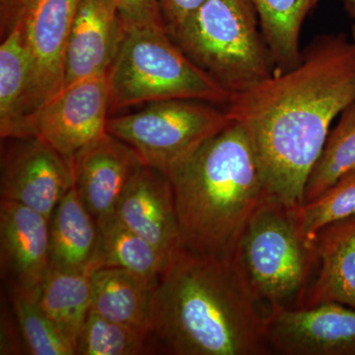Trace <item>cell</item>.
I'll return each mask as SVG.
<instances>
[{
    "label": "cell",
    "instance_id": "cell-1",
    "mask_svg": "<svg viewBox=\"0 0 355 355\" xmlns=\"http://www.w3.org/2000/svg\"><path fill=\"white\" fill-rule=\"evenodd\" d=\"M352 104L354 44L323 36L291 69L231 95L225 109L249 135L270 197L297 207L331 123Z\"/></svg>",
    "mask_w": 355,
    "mask_h": 355
},
{
    "label": "cell",
    "instance_id": "cell-2",
    "mask_svg": "<svg viewBox=\"0 0 355 355\" xmlns=\"http://www.w3.org/2000/svg\"><path fill=\"white\" fill-rule=\"evenodd\" d=\"M266 310L232 260L182 250L154 289L151 354L268 355Z\"/></svg>",
    "mask_w": 355,
    "mask_h": 355
},
{
    "label": "cell",
    "instance_id": "cell-3",
    "mask_svg": "<svg viewBox=\"0 0 355 355\" xmlns=\"http://www.w3.org/2000/svg\"><path fill=\"white\" fill-rule=\"evenodd\" d=\"M168 177L184 250L232 260L248 221L270 198L244 128L232 121Z\"/></svg>",
    "mask_w": 355,
    "mask_h": 355
},
{
    "label": "cell",
    "instance_id": "cell-4",
    "mask_svg": "<svg viewBox=\"0 0 355 355\" xmlns=\"http://www.w3.org/2000/svg\"><path fill=\"white\" fill-rule=\"evenodd\" d=\"M107 83L110 114L168 100L226 106L231 97L162 27L128 28L107 72Z\"/></svg>",
    "mask_w": 355,
    "mask_h": 355
},
{
    "label": "cell",
    "instance_id": "cell-5",
    "mask_svg": "<svg viewBox=\"0 0 355 355\" xmlns=\"http://www.w3.org/2000/svg\"><path fill=\"white\" fill-rule=\"evenodd\" d=\"M294 207L272 198L254 212L232 261L266 310L297 307L319 266L314 241L299 233Z\"/></svg>",
    "mask_w": 355,
    "mask_h": 355
},
{
    "label": "cell",
    "instance_id": "cell-6",
    "mask_svg": "<svg viewBox=\"0 0 355 355\" xmlns=\"http://www.w3.org/2000/svg\"><path fill=\"white\" fill-rule=\"evenodd\" d=\"M257 18L250 0H207L169 34L205 73L237 94L273 74Z\"/></svg>",
    "mask_w": 355,
    "mask_h": 355
},
{
    "label": "cell",
    "instance_id": "cell-7",
    "mask_svg": "<svg viewBox=\"0 0 355 355\" xmlns=\"http://www.w3.org/2000/svg\"><path fill=\"white\" fill-rule=\"evenodd\" d=\"M218 105L195 100L150 103L133 113L109 116L110 135L132 147L142 162L166 176L232 119Z\"/></svg>",
    "mask_w": 355,
    "mask_h": 355
},
{
    "label": "cell",
    "instance_id": "cell-8",
    "mask_svg": "<svg viewBox=\"0 0 355 355\" xmlns=\"http://www.w3.org/2000/svg\"><path fill=\"white\" fill-rule=\"evenodd\" d=\"M109 114L107 74L90 77L64 88L32 114L23 137L44 140L73 170L78 156L108 135Z\"/></svg>",
    "mask_w": 355,
    "mask_h": 355
},
{
    "label": "cell",
    "instance_id": "cell-9",
    "mask_svg": "<svg viewBox=\"0 0 355 355\" xmlns=\"http://www.w3.org/2000/svg\"><path fill=\"white\" fill-rule=\"evenodd\" d=\"M1 146V200L25 205L50 220L73 187V170L37 137L8 139Z\"/></svg>",
    "mask_w": 355,
    "mask_h": 355
},
{
    "label": "cell",
    "instance_id": "cell-10",
    "mask_svg": "<svg viewBox=\"0 0 355 355\" xmlns=\"http://www.w3.org/2000/svg\"><path fill=\"white\" fill-rule=\"evenodd\" d=\"M266 340L270 354L355 355V309L336 302L270 308Z\"/></svg>",
    "mask_w": 355,
    "mask_h": 355
},
{
    "label": "cell",
    "instance_id": "cell-11",
    "mask_svg": "<svg viewBox=\"0 0 355 355\" xmlns=\"http://www.w3.org/2000/svg\"><path fill=\"white\" fill-rule=\"evenodd\" d=\"M77 3L78 0H33L26 13L32 114L64 90L65 55Z\"/></svg>",
    "mask_w": 355,
    "mask_h": 355
},
{
    "label": "cell",
    "instance_id": "cell-12",
    "mask_svg": "<svg viewBox=\"0 0 355 355\" xmlns=\"http://www.w3.org/2000/svg\"><path fill=\"white\" fill-rule=\"evenodd\" d=\"M49 222L20 203H0V260L11 291L38 298L51 270Z\"/></svg>",
    "mask_w": 355,
    "mask_h": 355
},
{
    "label": "cell",
    "instance_id": "cell-13",
    "mask_svg": "<svg viewBox=\"0 0 355 355\" xmlns=\"http://www.w3.org/2000/svg\"><path fill=\"white\" fill-rule=\"evenodd\" d=\"M114 217L171 263L183 248L169 177L144 165L128 184Z\"/></svg>",
    "mask_w": 355,
    "mask_h": 355
},
{
    "label": "cell",
    "instance_id": "cell-14",
    "mask_svg": "<svg viewBox=\"0 0 355 355\" xmlns=\"http://www.w3.org/2000/svg\"><path fill=\"white\" fill-rule=\"evenodd\" d=\"M125 34L114 0H78L65 55L64 89L106 76Z\"/></svg>",
    "mask_w": 355,
    "mask_h": 355
},
{
    "label": "cell",
    "instance_id": "cell-15",
    "mask_svg": "<svg viewBox=\"0 0 355 355\" xmlns=\"http://www.w3.org/2000/svg\"><path fill=\"white\" fill-rule=\"evenodd\" d=\"M144 166L132 147L110 133L78 156L74 187L97 224L114 216L128 184Z\"/></svg>",
    "mask_w": 355,
    "mask_h": 355
},
{
    "label": "cell",
    "instance_id": "cell-16",
    "mask_svg": "<svg viewBox=\"0 0 355 355\" xmlns=\"http://www.w3.org/2000/svg\"><path fill=\"white\" fill-rule=\"evenodd\" d=\"M319 266L297 307L336 302L355 309V214L320 230Z\"/></svg>",
    "mask_w": 355,
    "mask_h": 355
},
{
    "label": "cell",
    "instance_id": "cell-17",
    "mask_svg": "<svg viewBox=\"0 0 355 355\" xmlns=\"http://www.w3.org/2000/svg\"><path fill=\"white\" fill-rule=\"evenodd\" d=\"M49 234L51 268L94 272L99 230L74 184L53 210L49 222Z\"/></svg>",
    "mask_w": 355,
    "mask_h": 355
},
{
    "label": "cell",
    "instance_id": "cell-18",
    "mask_svg": "<svg viewBox=\"0 0 355 355\" xmlns=\"http://www.w3.org/2000/svg\"><path fill=\"white\" fill-rule=\"evenodd\" d=\"M25 17L2 37L0 46V137L21 139L31 116V62Z\"/></svg>",
    "mask_w": 355,
    "mask_h": 355
},
{
    "label": "cell",
    "instance_id": "cell-19",
    "mask_svg": "<svg viewBox=\"0 0 355 355\" xmlns=\"http://www.w3.org/2000/svg\"><path fill=\"white\" fill-rule=\"evenodd\" d=\"M91 282L93 312L147 331L156 282L118 268L94 270Z\"/></svg>",
    "mask_w": 355,
    "mask_h": 355
},
{
    "label": "cell",
    "instance_id": "cell-20",
    "mask_svg": "<svg viewBox=\"0 0 355 355\" xmlns=\"http://www.w3.org/2000/svg\"><path fill=\"white\" fill-rule=\"evenodd\" d=\"M92 272H65L51 268L38 296L42 309L67 342L76 345L92 310Z\"/></svg>",
    "mask_w": 355,
    "mask_h": 355
},
{
    "label": "cell",
    "instance_id": "cell-21",
    "mask_svg": "<svg viewBox=\"0 0 355 355\" xmlns=\"http://www.w3.org/2000/svg\"><path fill=\"white\" fill-rule=\"evenodd\" d=\"M272 64L279 71L300 62V35L303 22L318 0H250Z\"/></svg>",
    "mask_w": 355,
    "mask_h": 355
},
{
    "label": "cell",
    "instance_id": "cell-22",
    "mask_svg": "<svg viewBox=\"0 0 355 355\" xmlns=\"http://www.w3.org/2000/svg\"><path fill=\"white\" fill-rule=\"evenodd\" d=\"M99 243L94 270L118 268L157 284L170 261L153 245L114 217L97 224Z\"/></svg>",
    "mask_w": 355,
    "mask_h": 355
},
{
    "label": "cell",
    "instance_id": "cell-23",
    "mask_svg": "<svg viewBox=\"0 0 355 355\" xmlns=\"http://www.w3.org/2000/svg\"><path fill=\"white\" fill-rule=\"evenodd\" d=\"M352 171H355V104L343 112L335 128L329 133L308 177L304 202L319 197Z\"/></svg>",
    "mask_w": 355,
    "mask_h": 355
},
{
    "label": "cell",
    "instance_id": "cell-24",
    "mask_svg": "<svg viewBox=\"0 0 355 355\" xmlns=\"http://www.w3.org/2000/svg\"><path fill=\"white\" fill-rule=\"evenodd\" d=\"M78 355L151 354L144 329L105 319L91 310L76 345Z\"/></svg>",
    "mask_w": 355,
    "mask_h": 355
},
{
    "label": "cell",
    "instance_id": "cell-25",
    "mask_svg": "<svg viewBox=\"0 0 355 355\" xmlns=\"http://www.w3.org/2000/svg\"><path fill=\"white\" fill-rule=\"evenodd\" d=\"M293 211L299 233L311 242L326 226L354 216L355 171L340 178L319 197L294 207Z\"/></svg>",
    "mask_w": 355,
    "mask_h": 355
},
{
    "label": "cell",
    "instance_id": "cell-26",
    "mask_svg": "<svg viewBox=\"0 0 355 355\" xmlns=\"http://www.w3.org/2000/svg\"><path fill=\"white\" fill-rule=\"evenodd\" d=\"M13 314L27 352L32 355H73L76 350L42 309L38 298L11 291Z\"/></svg>",
    "mask_w": 355,
    "mask_h": 355
},
{
    "label": "cell",
    "instance_id": "cell-27",
    "mask_svg": "<svg viewBox=\"0 0 355 355\" xmlns=\"http://www.w3.org/2000/svg\"><path fill=\"white\" fill-rule=\"evenodd\" d=\"M114 2L127 29L135 27L166 28L158 0H114Z\"/></svg>",
    "mask_w": 355,
    "mask_h": 355
},
{
    "label": "cell",
    "instance_id": "cell-28",
    "mask_svg": "<svg viewBox=\"0 0 355 355\" xmlns=\"http://www.w3.org/2000/svg\"><path fill=\"white\" fill-rule=\"evenodd\" d=\"M205 1L207 0H158L168 33L183 23Z\"/></svg>",
    "mask_w": 355,
    "mask_h": 355
},
{
    "label": "cell",
    "instance_id": "cell-29",
    "mask_svg": "<svg viewBox=\"0 0 355 355\" xmlns=\"http://www.w3.org/2000/svg\"><path fill=\"white\" fill-rule=\"evenodd\" d=\"M27 352L15 315L2 313L0 329V354H23Z\"/></svg>",
    "mask_w": 355,
    "mask_h": 355
},
{
    "label": "cell",
    "instance_id": "cell-30",
    "mask_svg": "<svg viewBox=\"0 0 355 355\" xmlns=\"http://www.w3.org/2000/svg\"><path fill=\"white\" fill-rule=\"evenodd\" d=\"M318 2H319V0H318ZM343 2L355 19V0H343Z\"/></svg>",
    "mask_w": 355,
    "mask_h": 355
},
{
    "label": "cell",
    "instance_id": "cell-31",
    "mask_svg": "<svg viewBox=\"0 0 355 355\" xmlns=\"http://www.w3.org/2000/svg\"><path fill=\"white\" fill-rule=\"evenodd\" d=\"M352 43H354L355 48V25L352 28Z\"/></svg>",
    "mask_w": 355,
    "mask_h": 355
}]
</instances>
